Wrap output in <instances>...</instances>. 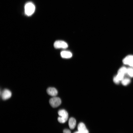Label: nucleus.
Masks as SVG:
<instances>
[{
	"label": "nucleus",
	"instance_id": "1",
	"mask_svg": "<svg viewBox=\"0 0 133 133\" xmlns=\"http://www.w3.org/2000/svg\"><path fill=\"white\" fill-rule=\"evenodd\" d=\"M58 114L60 117L58 118V121L61 123H64L66 121L68 117V114L65 110L61 109L58 112Z\"/></svg>",
	"mask_w": 133,
	"mask_h": 133
},
{
	"label": "nucleus",
	"instance_id": "2",
	"mask_svg": "<svg viewBox=\"0 0 133 133\" xmlns=\"http://www.w3.org/2000/svg\"><path fill=\"white\" fill-rule=\"evenodd\" d=\"M25 9L26 14L28 16H31L34 12L35 7L32 3L29 2L26 3L25 5Z\"/></svg>",
	"mask_w": 133,
	"mask_h": 133
},
{
	"label": "nucleus",
	"instance_id": "3",
	"mask_svg": "<svg viewBox=\"0 0 133 133\" xmlns=\"http://www.w3.org/2000/svg\"><path fill=\"white\" fill-rule=\"evenodd\" d=\"M49 103L52 107L56 108L60 105L61 103V101L59 98L55 96L50 99Z\"/></svg>",
	"mask_w": 133,
	"mask_h": 133
},
{
	"label": "nucleus",
	"instance_id": "4",
	"mask_svg": "<svg viewBox=\"0 0 133 133\" xmlns=\"http://www.w3.org/2000/svg\"><path fill=\"white\" fill-rule=\"evenodd\" d=\"M54 47L56 49H66L67 48V44L64 41L58 40L55 42L54 44Z\"/></svg>",
	"mask_w": 133,
	"mask_h": 133
},
{
	"label": "nucleus",
	"instance_id": "5",
	"mask_svg": "<svg viewBox=\"0 0 133 133\" xmlns=\"http://www.w3.org/2000/svg\"><path fill=\"white\" fill-rule=\"evenodd\" d=\"M0 94L2 99L6 100L10 98L11 96L12 93L11 91L7 89H4L2 93L0 92Z\"/></svg>",
	"mask_w": 133,
	"mask_h": 133
},
{
	"label": "nucleus",
	"instance_id": "6",
	"mask_svg": "<svg viewBox=\"0 0 133 133\" xmlns=\"http://www.w3.org/2000/svg\"><path fill=\"white\" fill-rule=\"evenodd\" d=\"M123 63L132 66L133 64V55H130L126 56L123 60Z\"/></svg>",
	"mask_w": 133,
	"mask_h": 133
},
{
	"label": "nucleus",
	"instance_id": "7",
	"mask_svg": "<svg viewBox=\"0 0 133 133\" xmlns=\"http://www.w3.org/2000/svg\"><path fill=\"white\" fill-rule=\"evenodd\" d=\"M78 131L81 133H89L85 124L82 122L80 123L78 125Z\"/></svg>",
	"mask_w": 133,
	"mask_h": 133
},
{
	"label": "nucleus",
	"instance_id": "8",
	"mask_svg": "<svg viewBox=\"0 0 133 133\" xmlns=\"http://www.w3.org/2000/svg\"><path fill=\"white\" fill-rule=\"evenodd\" d=\"M47 92L49 95L54 97L56 96L58 94V91L55 88L49 87L47 89Z\"/></svg>",
	"mask_w": 133,
	"mask_h": 133
},
{
	"label": "nucleus",
	"instance_id": "9",
	"mask_svg": "<svg viewBox=\"0 0 133 133\" xmlns=\"http://www.w3.org/2000/svg\"><path fill=\"white\" fill-rule=\"evenodd\" d=\"M76 124L75 119L73 117H71L69 119L68 125L70 128L73 129L75 128Z\"/></svg>",
	"mask_w": 133,
	"mask_h": 133
},
{
	"label": "nucleus",
	"instance_id": "10",
	"mask_svg": "<svg viewBox=\"0 0 133 133\" xmlns=\"http://www.w3.org/2000/svg\"><path fill=\"white\" fill-rule=\"evenodd\" d=\"M60 54L61 56L64 58H70L72 56V54L70 52L66 51H62L61 52Z\"/></svg>",
	"mask_w": 133,
	"mask_h": 133
},
{
	"label": "nucleus",
	"instance_id": "11",
	"mask_svg": "<svg viewBox=\"0 0 133 133\" xmlns=\"http://www.w3.org/2000/svg\"><path fill=\"white\" fill-rule=\"evenodd\" d=\"M127 69L125 67H122L118 70V73H121L124 75L127 73Z\"/></svg>",
	"mask_w": 133,
	"mask_h": 133
},
{
	"label": "nucleus",
	"instance_id": "12",
	"mask_svg": "<svg viewBox=\"0 0 133 133\" xmlns=\"http://www.w3.org/2000/svg\"><path fill=\"white\" fill-rule=\"evenodd\" d=\"M130 82V80L129 78H126L122 81V83L123 85H126L128 84Z\"/></svg>",
	"mask_w": 133,
	"mask_h": 133
},
{
	"label": "nucleus",
	"instance_id": "13",
	"mask_svg": "<svg viewBox=\"0 0 133 133\" xmlns=\"http://www.w3.org/2000/svg\"><path fill=\"white\" fill-rule=\"evenodd\" d=\"M127 73L130 77H133V68L131 67L127 68Z\"/></svg>",
	"mask_w": 133,
	"mask_h": 133
},
{
	"label": "nucleus",
	"instance_id": "14",
	"mask_svg": "<svg viewBox=\"0 0 133 133\" xmlns=\"http://www.w3.org/2000/svg\"><path fill=\"white\" fill-rule=\"evenodd\" d=\"M124 75L121 73H118V74L116 76L119 81H122L123 79Z\"/></svg>",
	"mask_w": 133,
	"mask_h": 133
},
{
	"label": "nucleus",
	"instance_id": "15",
	"mask_svg": "<svg viewBox=\"0 0 133 133\" xmlns=\"http://www.w3.org/2000/svg\"><path fill=\"white\" fill-rule=\"evenodd\" d=\"M113 81L116 84L119 83V81L117 79L116 76H115L113 78Z\"/></svg>",
	"mask_w": 133,
	"mask_h": 133
},
{
	"label": "nucleus",
	"instance_id": "16",
	"mask_svg": "<svg viewBox=\"0 0 133 133\" xmlns=\"http://www.w3.org/2000/svg\"><path fill=\"white\" fill-rule=\"evenodd\" d=\"M63 133H71V132L69 130L65 129L63 131Z\"/></svg>",
	"mask_w": 133,
	"mask_h": 133
},
{
	"label": "nucleus",
	"instance_id": "17",
	"mask_svg": "<svg viewBox=\"0 0 133 133\" xmlns=\"http://www.w3.org/2000/svg\"><path fill=\"white\" fill-rule=\"evenodd\" d=\"M74 133H81V132L78 131L76 132H74Z\"/></svg>",
	"mask_w": 133,
	"mask_h": 133
},
{
	"label": "nucleus",
	"instance_id": "18",
	"mask_svg": "<svg viewBox=\"0 0 133 133\" xmlns=\"http://www.w3.org/2000/svg\"><path fill=\"white\" fill-rule=\"evenodd\" d=\"M131 67H132L133 68V65H132V66Z\"/></svg>",
	"mask_w": 133,
	"mask_h": 133
}]
</instances>
